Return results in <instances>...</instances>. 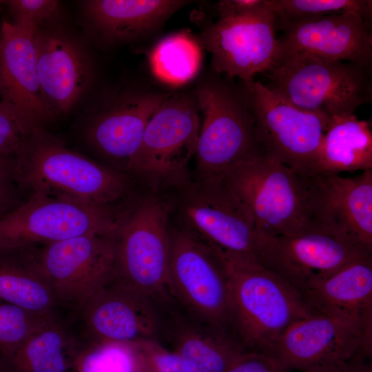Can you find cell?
<instances>
[{"label": "cell", "mask_w": 372, "mask_h": 372, "mask_svg": "<svg viewBox=\"0 0 372 372\" xmlns=\"http://www.w3.org/2000/svg\"><path fill=\"white\" fill-rule=\"evenodd\" d=\"M276 30L305 20L344 12H357L372 21L371 0H269Z\"/></svg>", "instance_id": "obj_29"}, {"label": "cell", "mask_w": 372, "mask_h": 372, "mask_svg": "<svg viewBox=\"0 0 372 372\" xmlns=\"http://www.w3.org/2000/svg\"><path fill=\"white\" fill-rule=\"evenodd\" d=\"M264 75L265 85L289 102L330 119L372 101V68L350 62L284 59Z\"/></svg>", "instance_id": "obj_5"}, {"label": "cell", "mask_w": 372, "mask_h": 372, "mask_svg": "<svg viewBox=\"0 0 372 372\" xmlns=\"http://www.w3.org/2000/svg\"><path fill=\"white\" fill-rule=\"evenodd\" d=\"M8 207V203H0V218L6 214Z\"/></svg>", "instance_id": "obj_39"}, {"label": "cell", "mask_w": 372, "mask_h": 372, "mask_svg": "<svg viewBox=\"0 0 372 372\" xmlns=\"http://www.w3.org/2000/svg\"><path fill=\"white\" fill-rule=\"evenodd\" d=\"M132 344L154 372H189L180 356L169 351L155 339Z\"/></svg>", "instance_id": "obj_33"}, {"label": "cell", "mask_w": 372, "mask_h": 372, "mask_svg": "<svg viewBox=\"0 0 372 372\" xmlns=\"http://www.w3.org/2000/svg\"><path fill=\"white\" fill-rule=\"evenodd\" d=\"M0 302L53 317L56 300L50 282L28 255L22 260L0 256Z\"/></svg>", "instance_id": "obj_26"}, {"label": "cell", "mask_w": 372, "mask_h": 372, "mask_svg": "<svg viewBox=\"0 0 372 372\" xmlns=\"http://www.w3.org/2000/svg\"><path fill=\"white\" fill-rule=\"evenodd\" d=\"M310 188L318 223L372 254V169L353 176L310 175Z\"/></svg>", "instance_id": "obj_17"}, {"label": "cell", "mask_w": 372, "mask_h": 372, "mask_svg": "<svg viewBox=\"0 0 372 372\" xmlns=\"http://www.w3.org/2000/svg\"><path fill=\"white\" fill-rule=\"evenodd\" d=\"M200 126L196 96L171 94L149 118L125 169L152 187L178 189L187 184L191 181L188 165L195 156Z\"/></svg>", "instance_id": "obj_7"}, {"label": "cell", "mask_w": 372, "mask_h": 372, "mask_svg": "<svg viewBox=\"0 0 372 372\" xmlns=\"http://www.w3.org/2000/svg\"><path fill=\"white\" fill-rule=\"evenodd\" d=\"M12 179L32 194L109 206L127 192L123 174L72 150L37 127L14 159Z\"/></svg>", "instance_id": "obj_2"}, {"label": "cell", "mask_w": 372, "mask_h": 372, "mask_svg": "<svg viewBox=\"0 0 372 372\" xmlns=\"http://www.w3.org/2000/svg\"><path fill=\"white\" fill-rule=\"evenodd\" d=\"M36 127L1 101L0 158L14 160Z\"/></svg>", "instance_id": "obj_31"}, {"label": "cell", "mask_w": 372, "mask_h": 372, "mask_svg": "<svg viewBox=\"0 0 372 372\" xmlns=\"http://www.w3.org/2000/svg\"><path fill=\"white\" fill-rule=\"evenodd\" d=\"M282 31V36L278 37V61L311 58L350 62L372 68L371 21L357 12L299 21Z\"/></svg>", "instance_id": "obj_16"}, {"label": "cell", "mask_w": 372, "mask_h": 372, "mask_svg": "<svg viewBox=\"0 0 372 372\" xmlns=\"http://www.w3.org/2000/svg\"><path fill=\"white\" fill-rule=\"evenodd\" d=\"M240 88L265 155L313 175L331 119L295 106L259 81L241 82Z\"/></svg>", "instance_id": "obj_8"}, {"label": "cell", "mask_w": 372, "mask_h": 372, "mask_svg": "<svg viewBox=\"0 0 372 372\" xmlns=\"http://www.w3.org/2000/svg\"><path fill=\"white\" fill-rule=\"evenodd\" d=\"M220 180L246 207L259 234L289 236L324 228L312 211L310 175L264 156L238 164Z\"/></svg>", "instance_id": "obj_3"}, {"label": "cell", "mask_w": 372, "mask_h": 372, "mask_svg": "<svg viewBox=\"0 0 372 372\" xmlns=\"http://www.w3.org/2000/svg\"><path fill=\"white\" fill-rule=\"evenodd\" d=\"M35 35L9 21L0 32V96L19 115L36 127L54 117L39 81Z\"/></svg>", "instance_id": "obj_19"}, {"label": "cell", "mask_w": 372, "mask_h": 372, "mask_svg": "<svg viewBox=\"0 0 372 372\" xmlns=\"http://www.w3.org/2000/svg\"><path fill=\"white\" fill-rule=\"evenodd\" d=\"M178 189L176 207L185 230L227 254L258 261L254 219L220 180L190 181Z\"/></svg>", "instance_id": "obj_12"}, {"label": "cell", "mask_w": 372, "mask_h": 372, "mask_svg": "<svg viewBox=\"0 0 372 372\" xmlns=\"http://www.w3.org/2000/svg\"><path fill=\"white\" fill-rule=\"evenodd\" d=\"M366 359L355 355L347 362L341 372H372V366Z\"/></svg>", "instance_id": "obj_37"}, {"label": "cell", "mask_w": 372, "mask_h": 372, "mask_svg": "<svg viewBox=\"0 0 372 372\" xmlns=\"http://www.w3.org/2000/svg\"><path fill=\"white\" fill-rule=\"evenodd\" d=\"M53 319L0 302V350L8 356L32 333Z\"/></svg>", "instance_id": "obj_30"}, {"label": "cell", "mask_w": 372, "mask_h": 372, "mask_svg": "<svg viewBox=\"0 0 372 372\" xmlns=\"http://www.w3.org/2000/svg\"><path fill=\"white\" fill-rule=\"evenodd\" d=\"M189 1L92 0L84 10L93 27L110 41H127L156 30Z\"/></svg>", "instance_id": "obj_23"}, {"label": "cell", "mask_w": 372, "mask_h": 372, "mask_svg": "<svg viewBox=\"0 0 372 372\" xmlns=\"http://www.w3.org/2000/svg\"><path fill=\"white\" fill-rule=\"evenodd\" d=\"M201 42L211 54L217 74L249 82L256 74H266L280 56L270 1L248 16L208 23L202 31Z\"/></svg>", "instance_id": "obj_14"}, {"label": "cell", "mask_w": 372, "mask_h": 372, "mask_svg": "<svg viewBox=\"0 0 372 372\" xmlns=\"http://www.w3.org/2000/svg\"><path fill=\"white\" fill-rule=\"evenodd\" d=\"M372 169L371 123L354 114L332 118L322 141L314 174Z\"/></svg>", "instance_id": "obj_25"}, {"label": "cell", "mask_w": 372, "mask_h": 372, "mask_svg": "<svg viewBox=\"0 0 372 372\" xmlns=\"http://www.w3.org/2000/svg\"><path fill=\"white\" fill-rule=\"evenodd\" d=\"M316 311L347 321L372 319V254L356 258L302 293Z\"/></svg>", "instance_id": "obj_22"}, {"label": "cell", "mask_w": 372, "mask_h": 372, "mask_svg": "<svg viewBox=\"0 0 372 372\" xmlns=\"http://www.w3.org/2000/svg\"><path fill=\"white\" fill-rule=\"evenodd\" d=\"M80 309L85 326L100 345L155 339L160 329L153 300L114 281Z\"/></svg>", "instance_id": "obj_18"}, {"label": "cell", "mask_w": 372, "mask_h": 372, "mask_svg": "<svg viewBox=\"0 0 372 372\" xmlns=\"http://www.w3.org/2000/svg\"><path fill=\"white\" fill-rule=\"evenodd\" d=\"M211 247L227 277L229 329L247 351L269 354L291 324L316 312L300 291L258 261Z\"/></svg>", "instance_id": "obj_1"}, {"label": "cell", "mask_w": 372, "mask_h": 372, "mask_svg": "<svg viewBox=\"0 0 372 372\" xmlns=\"http://www.w3.org/2000/svg\"><path fill=\"white\" fill-rule=\"evenodd\" d=\"M109 206L32 194L0 218V252L24 250L87 234H116L119 220Z\"/></svg>", "instance_id": "obj_9"}, {"label": "cell", "mask_w": 372, "mask_h": 372, "mask_svg": "<svg viewBox=\"0 0 372 372\" xmlns=\"http://www.w3.org/2000/svg\"><path fill=\"white\" fill-rule=\"evenodd\" d=\"M225 372H287L271 355L247 351L240 355Z\"/></svg>", "instance_id": "obj_34"}, {"label": "cell", "mask_w": 372, "mask_h": 372, "mask_svg": "<svg viewBox=\"0 0 372 372\" xmlns=\"http://www.w3.org/2000/svg\"><path fill=\"white\" fill-rule=\"evenodd\" d=\"M6 4L14 19L12 23L33 35L41 23L56 16L59 9V3L54 0H9Z\"/></svg>", "instance_id": "obj_32"}, {"label": "cell", "mask_w": 372, "mask_h": 372, "mask_svg": "<svg viewBox=\"0 0 372 372\" xmlns=\"http://www.w3.org/2000/svg\"><path fill=\"white\" fill-rule=\"evenodd\" d=\"M63 329L53 319L32 333L8 359L14 372H69L75 359Z\"/></svg>", "instance_id": "obj_27"}, {"label": "cell", "mask_w": 372, "mask_h": 372, "mask_svg": "<svg viewBox=\"0 0 372 372\" xmlns=\"http://www.w3.org/2000/svg\"><path fill=\"white\" fill-rule=\"evenodd\" d=\"M168 279L170 293L194 320L230 330L224 266L211 246L184 229L169 230Z\"/></svg>", "instance_id": "obj_11"}, {"label": "cell", "mask_w": 372, "mask_h": 372, "mask_svg": "<svg viewBox=\"0 0 372 372\" xmlns=\"http://www.w3.org/2000/svg\"><path fill=\"white\" fill-rule=\"evenodd\" d=\"M154 74L164 82L181 84L194 77L201 62V50L196 41L185 32L161 40L150 55Z\"/></svg>", "instance_id": "obj_28"}, {"label": "cell", "mask_w": 372, "mask_h": 372, "mask_svg": "<svg viewBox=\"0 0 372 372\" xmlns=\"http://www.w3.org/2000/svg\"><path fill=\"white\" fill-rule=\"evenodd\" d=\"M170 329L173 351L189 372H225L247 350L229 329L174 318Z\"/></svg>", "instance_id": "obj_24"}, {"label": "cell", "mask_w": 372, "mask_h": 372, "mask_svg": "<svg viewBox=\"0 0 372 372\" xmlns=\"http://www.w3.org/2000/svg\"><path fill=\"white\" fill-rule=\"evenodd\" d=\"M171 94L144 92L121 96L94 117L87 130L88 140L101 154L126 169L149 118Z\"/></svg>", "instance_id": "obj_21"}, {"label": "cell", "mask_w": 372, "mask_h": 372, "mask_svg": "<svg viewBox=\"0 0 372 372\" xmlns=\"http://www.w3.org/2000/svg\"><path fill=\"white\" fill-rule=\"evenodd\" d=\"M56 302L79 309L114 278L115 234H87L44 245L30 256Z\"/></svg>", "instance_id": "obj_13"}, {"label": "cell", "mask_w": 372, "mask_h": 372, "mask_svg": "<svg viewBox=\"0 0 372 372\" xmlns=\"http://www.w3.org/2000/svg\"><path fill=\"white\" fill-rule=\"evenodd\" d=\"M39 84L53 117L69 112L87 87L91 78L88 59L72 39L57 32L35 37Z\"/></svg>", "instance_id": "obj_20"}, {"label": "cell", "mask_w": 372, "mask_h": 372, "mask_svg": "<svg viewBox=\"0 0 372 372\" xmlns=\"http://www.w3.org/2000/svg\"><path fill=\"white\" fill-rule=\"evenodd\" d=\"M216 74L195 95L203 114L194 156L199 181L220 180L238 164L266 156L240 86Z\"/></svg>", "instance_id": "obj_4"}, {"label": "cell", "mask_w": 372, "mask_h": 372, "mask_svg": "<svg viewBox=\"0 0 372 372\" xmlns=\"http://www.w3.org/2000/svg\"><path fill=\"white\" fill-rule=\"evenodd\" d=\"M131 345L134 350V372H154L135 347Z\"/></svg>", "instance_id": "obj_38"}, {"label": "cell", "mask_w": 372, "mask_h": 372, "mask_svg": "<svg viewBox=\"0 0 372 372\" xmlns=\"http://www.w3.org/2000/svg\"><path fill=\"white\" fill-rule=\"evenodd\" d=\"M170 205L151 194L119 220L114 282L151 300L170 293L168 279Z\"/></svg>", "instance_id": "obj_6"}, {"label": "cell", "mask_w": 372, "mask_h": 372, "mask_svg": "<svg viewBox=\"0 0 372 372\" xmlns=\"http://www.w3.org/2000/svg\"><path fill=\"white\" fill-rule=\"evenodd\" d=\"M14 160L0 158V203H9L10 188L9 180L12 178Z\"/></svg>", "instance_id": "obj_36"}, {"label": "cell", "mask_w": 372, "mask_h": 372, "mask_svg": "<svg viewBox=\"0 0 372 372\" xmlns=\"http://www.w3.org/2000/svg\"><path fill=\"white\" fill-rule=\"evenodd\" d=\"M258 261L302 294L351 261L372 254L325 228L295 236L257 233Z\"/></svg>", "instance_id": "obj_15"}, {"label": "cell", "mask_w": 372, "mask_h": 372, "mask_svg": "<svg viewBox=\"0 0 372 372\" xmlns=\"http://www.w3.org/2000/svg\"><path fill=\"white\" fill-rule=\"evenodd\" d=\"M268 0H221L216 5L218 19L248 16L267 5Z\"/></svg>", "instance_id": "obj_35"}, {"label": "cell", "mask_w": 372, "mask_h": 372, "mask_svg": "<svg viewBox=\"0 0 372 372\" xmlns=\"http://www.w3.org/2000/svg\"><path fill=\"white\" fill-rule=\"evenodd\" d=\"M372 353V319L347 321L315 312L291 324L269 354L287 371L341 372L355 355Z\"/></svg>", "instance_id": "obj_10"}]
</instances>
